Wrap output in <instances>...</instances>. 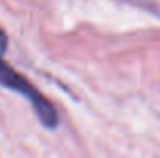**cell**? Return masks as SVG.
Here are the masks:
<instances>
[{
  "instance_id": "1",
  "label": "cell",
  "mask_w": 160,
  "mask_h": 158,
  "mask_svg": "<svg viewBox=\"0 0 160 158\" xmlns=\"http://www.w3.org/2000/svg\"><path fill=\"white\" fill-rule=\"evenodd\" d=\"M0 85L22 95L25 99L30 101L36 116L47 129H54L59 124V115L54 105L16 68H12L0 53Z\"/></svg>"
},
{
  "instance_id": "2",
  "label": "cell",
  "mask_w": 160,
  "mask_h": 158,
  "mask_svg": "<svg viewBox=\"0 0 160 158\" xmlns=\"http://www.w3.org/2000/svg\"><path fill=\"white\" fill-rule=\"evenodd\" d=\"M6 50H8V36H6V33L0 28V53L3 54Z\"/></svg>"
}]
</instances>
